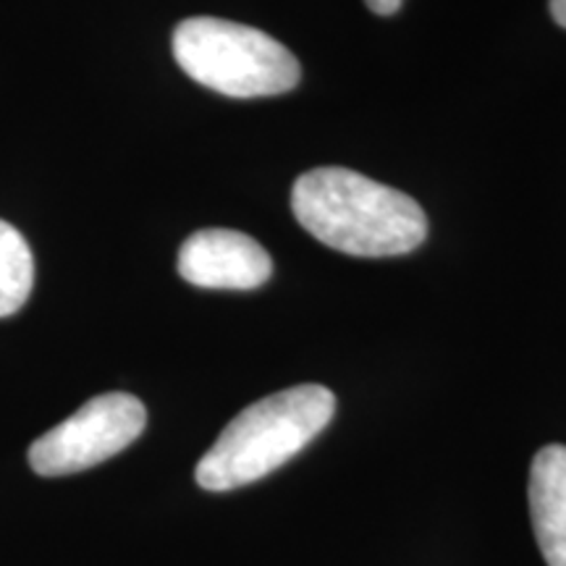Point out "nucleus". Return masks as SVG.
Listing matches in <instances>:
<instances>
[{"mask_svg": "<svg viewBox=\"0 0 566 566\" xmlns=\"http://www.w3.org/2000/svg\"><path fill=\"white\" fill-rule=\"evenodd\" d=\"M292 210L317 242L354 258H396L428 237L420 202L338 166L302 174L292 189Z\"/></svg>", "mask_w": 566, "mask_h": 566, "instance_id": "1", "label": "nucleus"}, {"mask_svg": "<svg viewBox=\"0 0 566 566\" xmlns=\"http://www.w3.org/2000/svg\"><path fill=\"white\" fill-rule=\"evenodd\" d=\"M336 412L325 386H294L242 409L200 459L195 478L205 491L223 493L263 480L321 436Z\"/></svg>", "mask_w": 566, "mask_h": 566, "instance_id": "2", "label": "nucleus"}, {"mask_svg": "<svg viewBox=\"0 0 566 566\" xmlns=\"http://www.w3.org/2000/svg\"><path fill=\"white\" fill-rule=\"evenodd\" d=\"M174 59L184 74L226 97H273L302 80L296 55L263 30L216 17H195L174 30Z\"/></svg>", "mask_w": 566, "mask_h": 566, "instance_id": "3", "label": "nucleus"}, {"mask_svg": "<svg viewBox=\"0 0 566 566\" xmlns=\"http://www.w3.org/2000/svg\"><path fill=\"white\" fill-rule=\"evenodd\" d=\"M147 409L132 394H101L30 446V467L42 478L74 475L122 454L142 436Z\"/></svg>", "mask_w": 566, "mask_h": 566, "instance_id": "4", "label": "nucleus"}, {"mask_svg": "<svg viewBox=\"0 0 566 566\" xmlns=\"http://www.w3.org/2000/svg\"><path fill=\"white\" fill-rule=\"evenodd\" d=\"M181 279L200 289L250 292L273 275V260L258 239L231 229H202L179 250Z\"/></svg>", "mask_w": 566, "mask_h": 566, "instance_id": "5", "label": "nucleus"}, {"mask_svg": "<svg viewBox=\"0 0 566 566\" xmlns=\"http://www.w3.org/2000/svg\"><path fill=\"white\" fill-rule=\"evenodd\" d=\"M530 516L548 566H566V446L541 449L530 467Z\"/></svg>", "mask_w": 566, "mask_h": 566, "instance_id": "6", "label": "nucleus"}, {"mask_svg": "<svg viewBox=\"0 0 566 566\" xmlns=\"http://www.w3.org/2000/svg\"><path fill=\"white\" fill-rule=\"evenodd\" d=\"M32 283L34 260L30 244L11 223L0 221V317H9L24 307Z\"/></svg>", "mask_w": 566, "mask_h": 566, "instance_id": "7", "label": "nucleus"}, {"mask_svg": "<svg viewBox=\"0 0 566 566\" xmlns=\"http://www.w3.org/2000/svg\"><path fill=\"white\" fill-rule=\"evenodd\" d=\"M367 9H370L373 13H378V17H394L396 11L401 9V3L405 0H365Z\"/></svg>", "mask_w": 566, "mask_h": 566, "instance_id": "8", "label": "nucleus"}, {"mask_svg": "<svg viewBox=\"0 0 566 566\" xmlns=\"http://www.w3.org/2000/svg\"><path fill=\"white\" fill-rule=\"evenodd\" d=\"M551 17L566 30V0H551Z\"/></svg>", "mask_w": 566, "mask_h": 566, "instance_id": "9", "label": "nucleus"}]
</instances>
